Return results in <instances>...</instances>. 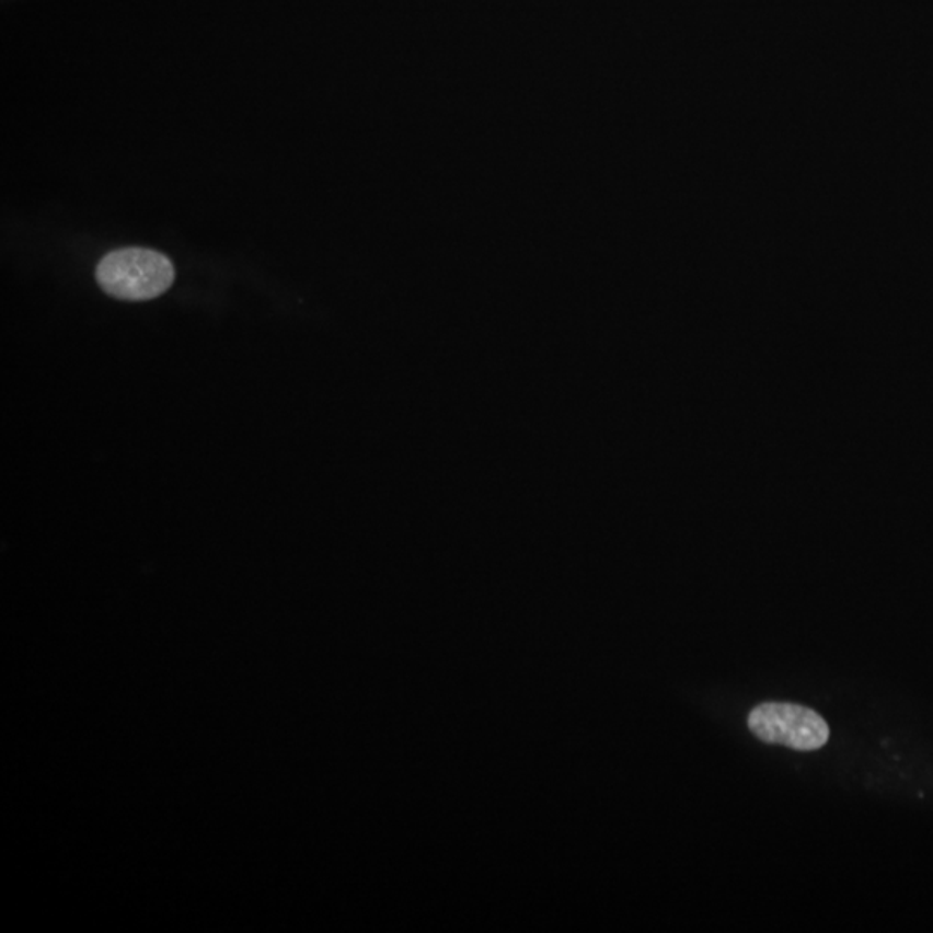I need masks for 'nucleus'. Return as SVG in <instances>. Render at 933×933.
I'll return each mask as SVG.
<instances>
[{
  "label": "nucleus",
  "instance_id": "1",
  "mask_svg": "<svg viewBox=\"0 0 933 933\" xmlns=\"http://www.w3.org/2000/svg\"><path fill=\"white\" fill-rule=\"evenodd\" d=\"M95 279L106 295L125 301H148L169 291L175 268L169 256L146 247H124L99 262Z\"/></svg>",
  "mask_w": 933,
  "mask_h": 933
},
{
  "label": "nucleus",
  "instance_id": "2",
  "mask_svg": "<svg viewBox=\"0 0 933 933\" xmlns=\"http://www.w3.org/2000/svg\"><path fill=\"white\" fill-rule=\"evenodd\" d=\"M747 723L759 740L800 752L821 749L830 738L827 721L804 705L765 702L750 711Z\"/></svg>",
  "mask_w": 933,
  "mask_h": 933
}]
</instances>
